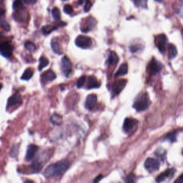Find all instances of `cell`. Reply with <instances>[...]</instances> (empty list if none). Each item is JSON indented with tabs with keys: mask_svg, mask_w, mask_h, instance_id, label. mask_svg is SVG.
Segmentation results:
<instances>
[{
	"mask_svg": "<svg viewBox=\"0 0 183 183\" xmlns=\"http://www.w3.org/2000/svg\"><path fill=\"white\" fill-rule=\"evenodd\" d=\"M52 15L53 18L56 20H60L61 15L60 11L58 8H54L53 10H52Z\"/></svg>",
	"mask_w": 183,
	"mask_h": 183,
	"instance_id": "31",
	"label": "cell"
},
{
	"mask_svg": "<svg viewBox=\"0 0 183 183\" xmlns=\"http://www.w3.org/2000/svg\"><path fill=\"white\" fill-rule=\"evenodd\" d=\"M30 170L31 172L34 173V172H38L40 171L42 165L41 164L39 163V162H34V163L32 164L31 165H30Z\"/></svg>",
	"mask_w": 183,
	"mask_h": 183,
	"instance_id": "25",
	"label": "cell"
},
{
	"mask_svg": "<svg viewBox=\"0 0 183 183\" xmlns=\"http://www.w3.org/2000/svg\"><path fill=\"white\" fill-rule=\"evenodd\" d=\"M41 81L44 82H49L56 78V75L52 70H48L44 72L41 76Z\"/></svg>",
	"mask_w": 183,
	"mask_h": 183,
	"instance_id": "16",
	"label": "cell"
},
{
	"mask_svg": "<svg viewBox=\"0 0 183 183\" xmlns=\"http://www.w3.org/2000/svg\"><path fill=\"white\" fill-rule=\"evenodd\" d=\"M69 167V162L65 160L48 166L46 169L44 174L47 178L59 176L63 174Z\"/></svg>",
	"mask_w": 183,
	"mask_h": 183,
	"instance_id": "1",
	"label": "cell"
},
{
	"mask_svg": "<svg viewBox=\"0 0 183 183\" xmlns=\"http://www.w3.org/2000/svg\"><path fill=\"white\" fill-rule=\"evenodd\" d=\"M177 135V132L175 131V132H173L171 133L167 134V135L165 137V138L167 140L170 141L172 142H174L176 141Z\"/></svg>",
	"mask_w": 183,
	"mask_h": 183,
	"instance_id": "30",
	"label": "cell"
},
{
	"mask_svg": "<svg viewBox=\"0 0 183 183\" xmlns=\"http://www.w3.org/2000/svg\"><path fill=\"white\" fill-rule=\"evenodd\" d=\"M127 83L126 80H119L114 82L112 87V92L114 95H118L120 93L123 89L125 88Z\"/></svg>",
	"mask_w": 183,
	"mask_h": 183,
	"instance_id": "13",
	"label": "cell"
},
{
	"mask_svg": "<svg viewBox=\"0 0 183 183\" xmlns=\"http://www.w3.org/2000/svg\"><path fill=\"white\" fill-rule=\"evenodd\" d=\"M63 1H66V0H63Z\"/></svg>",
	"mask_w": 183,
	"mask_h": 183,
	"instance_id": "47",
	"label": "cell"
},
{
	"mask_svg": "<svg viewBox=\"0 0 183 183\" xmlns=\"http://www.w3.org/2000/svg\"><path fill=\"white\" fill-rule=\"evenodd\" d=\"M18 147L17 145H14L13 147V148L12 149L11 152V155L12 156H16L17 155L18 153Z\"/></svg>",
	"mask_w": 183,
	"mask_h": 183,
	"instance_id": "38",
	"label": "cell"
},
{
	"mask_svg": "<svg viewBox=\"0 0 183 183\" xmlns=\"http://www.w3.org/2000/svg\"><path fill=\"white\" fill-rule=\"evenodd\" d=\"M38 150V147L34 145H30L28 146L27 149L25 159L27 161L31 160L34 157V155Z\"/></svg>",
	"mask_w": 183,
	"mask_h": 183,
	"instance_id": "15",
	"label": "cell"
},
{
	"mask_svg": "<svg viewBox=\"0 0 183 183\" xmlns=\"http://www.w3.org/2000/svg\"><path fill=\"white\" fill-rule=\"evenodd\" d=\"M23 0H15V1L13 3V9L15 10L20 9L21 7H23Z\"/></svg>",
	"mask_w": 183,
	"mask_h": 183,
	"instance_id": "34",
	"label": "cell"
},
{
	"mask_svg": "<svg viewBox=\"0 0 183 183\" xmlns=\"http://www.w3.org/2000/svg\"><path fill=\"white\" fill-rule=\"evenodd\" d=\"M25 2L27 3V4H34L36 2L37 0H24Z\"/></svg>",
	"mask_w": 183,
	"mask_h": 183,
	"instance_id": "41",
	"label": "cell"
},
{
	"mask_svg": "<svg viewBox=\"0 0 183 183\" xmlns=\"http://www.w3.org/2000/svg\"><path fill=\"white\" fill-rule=\"evenodd\" d=\"M119 57L114 51L109 52L108 56V63L110 65H116L118 63Z\"/></svg>",
	"mask_w": 183,
	"mask_h": 183,
	"instance_id": "19",
	"label": "cell"
},
{
	"mask_svg": "<svg viewBox=\"0 0 183 183\" xmlns=\"http://www.w3.org/2000/svg\"><path fill=\"white\" fill-rule=\"evenodd\" d=\"M22 102V99L19 94H14L9 98L7 103V107H11L13 105L19 104Z\"/></svg>",
	"mask_w": 183,
	"mask_h": 183,
	"instance_id": "14",
	"label": "cell"
},
{
	"mask_svg": "<svg viewBox=\"0 0 183 183\" xmlns=\"http://www.w3.org/2000/svg\"><path fill=\"white\" fill-rule=\"evenodd\" d=\"M2 84L0 83V90L2 89Z\"/></svg>",
	"mask_w": 183,
	"mask_h": 183,
	"instance_id": "46",
	"label": "cell"
},
{
	"mask_svg": "<svg viewBox=\"0 0 183 183\" xmlns=\"http://www.w3.org/2000/svg\"><path fill=\"white\" fill-rule=\"evenodd\" d=\"M155 1H156L157 2L161 3L163 2V0H155Z\"/></svg>",
	"mask_w": 183,
	"mask_h": 183,
	"instance_id": "45",
	"label": "cell"
},
{
	"mask_svg": "<svg viewBox=\"0 0 183 183\" xmlns=\"http://www.w3.org/2000/svg\"><path fill=\"white\" fill-rule=\"evenodd\" d=\"M135 175L132 174H130L127 176L125 181H126V182H128V183H132V182L135 181Z\"/></svg>",
	"mask_w": 183,
	"mask_h": 183,
	"instance_id": "37",
	"label": "cell"
},
{
	"mask_svg": "<svg viewBox=\"0 0 183 183\" xmlns=\"http://www.w3.org/2000/svg\"><path fill=\"white\" fill-rule=\"evenodd\" d=\"M167 41V37L164 34H159L155 38V44L161 53L165 51Z\"/></svg>",
	"mask_w": 183,
	"mask_h": 183,
	"instance_id": "7",
	"label": "cell"
},
{
	"mask_svg": "<svg viewBox=\"0 0 183 183\" xmlns=\"http://www.w3.org/2000/svg\"><path fill=\"white\" fill-rule=\"evenodd\" d=\"M100 87V83L98 82L96 77L90 76L88 78V89L98 88Z\"/></svg>",
	"mask_w": 183,
	"mask_h": 183,
	"instance_id": "18",
	"label": "cell"
},
{
	"mask_svg": "<svg viewBox=\"0 0 183 183\" xmlns=\"http://www.w3.org/2000/svg\"><path fill=\"white\" fill-rule=\"evenodd\" d=\"M160 166V164L159 161L156 159L152 157L148 158L145 163V167L150 173L155 172L159 170Z\"/></svg>",
	"mask_w": 183,
	"mask_h": 183,
	"instance_id": "8",
	"label": "cell"
},
{
	"mask_svg": "<svg viewBox=\"0 0 183 183\" xmlns=\"http://www.w3.org/2000/svg\"><path fill=\"white\" fill-rule=\"evenodd\" d=\"M163 68L161 63L157 60L156 59L152 58L148 65L147 71L149 75H154L159 73Z\"/></svg>",
	"mask_w": 183,
	"mask_h": 183,
	"instance_id": "4",
	"label": "cell"
},
{
	"mask_svg": "<svg viewBox=\"0 0 183 183\" xmlns=\"http://www.w3.org/2000/svg\"><path fill=\"white\" fill-rule=\"evenodd\" d=\"M57 27L56 26H51V25H46L43 27L42 28V32L43 34L45 35H47L51 33L54 30L56 29Z\"/></svg>",
	"mask_w": 183,
	"mask_h": 183,
	"instance_id": "27",
	"label": "cell"
},
{
	"mask_svg": "<svg viewBox=\"0 0 183 183\" xmlns=\"http://www.w3.org/2000/svg\"><path fill=\"white\" fill-rule=\"evenodd\" d=\"M75 44L77 47L87 49L89 48L92 45L91 38L85 36H79L76 38Z\"/></svg>",
	"mask_w": 183,
	"mask_h": 183,
	"instance_id": "6",
	"label": "cell"
},
{
	"mask_svg": "<svg viewBox=\"0 0 183 183\" xmlns=\"http://www.w3.org/2000/svg\"><path fill=\"white\" fill-rule=\"evenodd\" d=\"M128 73V65L126 63H124L121 65L118 71L115 74V77H117L119 76L125 75L127 74Z\"/></svg>",
	"mask_w": 183,
	"mask_h": 183,
	"instance_id": "21",
	"label": "cell"
},
{
	"mask_svg": "<svg viewBox=\"0 0 183 183\" xmlns=\"http://www.w3.org/2000/svg\"><path fill=\"white\" fill-rule=\"evenodd\" d=\"M168 49V57L170 59L174 58L177 54L176 47L172 44H169L167 47Z\"/></svg>",
	"mask_w": 183,
	"mask_h": 183,
	"instance_id": "20",
	"label": "cell"
},
{
	"mask_svg": "<svg viewBox=\"0 0 183 183\" xmlns=\"http://www.w3.org/2000/svg\"><path fill=\"white\" fill-rule=\"evenodd\" d=\"M34 75V71L30 69H27L25 70L24 73L22 75V76L21 77V79L23 80H29L30 78H31Z\"/></svg>",
	"mask_w": 183,
	"mask_h": 183,
	"instance_id": "24",
	"label": "cell"
},
{
	"mask_svg": "<svg viewBox=\"0 0 183 183\" xmlns=\"http://www.w3.org/2000/svg\"><path fill=\"white\" fill-rule=\"evenodd\" d=\"M92 5V1L90 0H86L85 1V5L84 7V11H85V13H87L89 11L91 8Z\"/></svg>",
	"mask_w": 183,
	"mask_h": 183,
	"instance_id": "35",
	"label": "cell"
},
{
	"mask_svg": "<svg viewBox=\"0 0 183 183\" xmlns=\"http://www.w3.org/2000/svg\"><path fill=\"white\" fill-rule=\"evenodd\" d=\"M139 49V47L136 45H133L130 47V50L132 53H135Z\"/></svg>",
	"mask_w": 183,
	"mask_h": 183,
	"instance_id": "39",
	"label": "cell"
},
{
	"mask_svg": "<svg viewBox=\"0 0 183 183\" xmlns=\"http://www.w3.org/2000/svg\"><path fill=\"white\" fill-rule=\"evenodd\" d=\"M138 126V121L134 118H127L125 119L124 125L123 130L127 134H132L135 132Z\"/></svg>",
	"mask_w": 183,
	"mask_h": 183,
	"instance_id": "3",
	"label": "cell"
},
{
	"mask_svg": "<svg viewBox=\"0 0 183 183\" xmlns=\"http://www.w3.org/2000/svg\"><path fill=\"white\" fill-rule=\"evenodd\" d=\"M51 46L53 51L54 53L61 55L63 53L62 48L61 47L60 44L59 43V40L57 38H54L52 39Z\"/></svg>",
	"mask_w": 183,
	"mask_h": 183,
	"instance_id": "17",
	"label": "cell"
},
{
	"mask_svg": "<svg viewBox=\"0 0 183 183\" xmlns=\"http://www.w3.org/2000/svg\"><path fill=\"white\" fill-rule=\"evenodd\" d=\"M176 172V170L174 169H169L167 170H165L164 172L161 173V174L157 176L156 178V181L158 183H160L162 181H164L167 179H171L174 176V174Z\"/></svg>",
	"mask_w": 183,
	"mask_h": 183,
	"instance_id": "9",
	"label": "cell"
},
{
	"mask_svg": "<svg viewBox=\"0 0 183 183\" xmlns=\"http://www.w3.org/2000/svg\"><path fill=\"white\" fill-rule=\"evenodd\" d=\"M103 178V177L102 176H99L98 177V178H96L95 179V181H94V182H97V181H99L101 180V179Z\"/></svg>",
	"mask_w": 183,
	"mask_h": 183,
	"instance_id": "43",
	"label": "cell"
},
{
	"mask_svg": "<svg viewBox=\"0 0 183 183\" xmlns=\"http://www.w3.org/2000/svg\"><path fill=\"white\" fill-rule=\"evenodd\" d=\"M13 53V48L11 45L5 42L0 45V54L6 58H9Z\"/></svg>",
	"mask_w": 183,
	"mask_h": 183,
	"instance_id": "11",
	"label": "cell"
},
{
	"mask_svg": "<svg viewBox=\"0 0 183 183\" xmlns=\"http://www.w3.org/2000/svg\"><path fill=\"white\" fill-rule=\"evenodd\" d=\"M63 11H64L65 13L69 15V14H70V13H73V8L70 5H66L63 7Z\"/></svg>",
	"mask_w": 183,
	"mask_h": 183,
	"instance_id": "36",
	"label": "cell"
},
{
	"mask_svg": "<svg viewBox=\"0 0 183 183\" xmlns=\"http://www.w3.org/2000/svg\"><path fill=\"white\" fill-rule=\"evenodd\" d=\"M183 174H181V176L179 177V178L177 179L176 181H174V183H183Z\"/></svg>",
	"mask_w": 183,
	"mask_h": 183,
	"instance_id": "40",
	"label": "cell"
},
{
	"mask_svg": "<svg viewBox=\"0 0 183 183\" xmlns=\"http://www.w3.org/2000/svg\"><path fill=\"white\" fill-rule=\"evenodd\" d=\"M150 104L149 98L146 92L141 94L136 97L133 107L138 112L143 111L147 109Z\"/></svg>",
	"mask_w": 183,
	"mask_h": 183,
	"instance_id": "2",
	"label": "cell"
},
{
	"mask_svg": "<svg viewBox=\"0 0 183 183\" xmlns=\"http://www.w3.org/2000/svg\"><path fill=\"white\" fill-rule=\"evenodd\" d=\"M135 6L141 8H145L147 5L148 0H133Z\"/></svg>",
	"mask_w": 183,
	"mask_h": 183,
	"instance_id": "29",
	"label": "cell"
},
{
	"mask_svg": "<svg viewBox=\"0 0 183 183\" xmlns=\"http://www.w3.org/2000/svg\"><path fill=\"white\" fill-rule=\"evenodd\" d=\"M27 17V14L25 12H18L14 14V18L17 21H24Z\"/></svg>",
	"mask_w": 183,
	"mask_h": 183,
	"instance_id": "22",
	"label": "cell"
},
{
	"mask_svg": "<svg viewBox=\"0 0 183 183\" xmlns=\"http://www.w3.org/2000/svg\"><path fill=\"white\" fill-rule=\"evenodd\" d=\"M5 13V10L4 9L0 7V17L3 16Z\"/></svg>",
	"mask_w": 183,
	"mask_h": 183,
	"instance_id": "42",
	"label": "cell"
},
{
	"mask_svg": "<svg viewBox=\"0 0 183 183\" xmlns=\"http://www.w3.org/2000/svg\"><path fill=\"white\" fill-rule=\"evenodd\" d=\"M97 97L96 95L91 94L88 96L85 101V107L89 110L94 109L97 106Z\"/></svg>",
	"mask_w": 183,
	"mask_h": 183,
	"instance_id": "10",
	"label": "cell"
},
{
	"mask_svg": "<svg viewBox=\"0 0 183 183\" xmlns=\"http://www.w3.org/2000/svg\"><path fill=\"white\" fill-rule=\"evenodd\" d=\"M39 62H40V64L38 68L39 71H41L44 68L46 67L49 64L48 60L44 56H42L39 59Z\"/></svg>",
	"mask_w": 183,
	"mask_h": 183,
	"instance_id": "26",
	"label": "cell"
},
{
	"mask_svg": "<svg viewBox=\"0 0 183 183\" xmlns=\"http://www.w3.org/2000/svg\"><path fill=\"white\" fill-rule=\"evenodd\" d=\"M96 24L97 22L96 20L92 16H89L84 19L81 23V30L82 32L87 33L94 29Z\"/></svg>",
	"mask_w": 183,
	"mask_h": 183,
	"instance_id": "5",
	"label": "cell"
},
{
	"mask_svg": "<svg viewBox=\"0 0 183 183\" xmlns=\"http://www.w3.org/2000/svg\"><path fill=\"white\" fill-rule=\"evenodd\" d=\"M85 81H86V77L85 76H83L81 77L80 78L78 79V80L76 83V86L78 88H81L83 87V86L84 84Z\"/></svg>",
	"mask_w": 183,
	"mask_h": 183,
	"instance_id": "32",
	"label": "cell"
},
{
	"mask_svg": "<svg viewBox=\"0 0 183 183\" xmlns=\"http://www.w3.org/2000/svg\"><path fill=\"white\" fill-rule=\"evenodd\" d=\"M0 27H2L3 29L5 30L6 31H9L10 30V27L7 21L4 20H0Z\"/></svg>",
	"mask_w": 183,
	"mask_h": 183,
	"instance_id": "33",
	"label": "cell"
},
{
	"mask_svg": "<svg viewBox=\"0 0 183 183\" xmlns=\"http://www.w3.org/2000/svg\"><path fill=\"white\" fill-rule=\"evenodd\" d=\"M84 0H78V3L79 5H82L84 3Z\"/></svg>",
	"mask_w": 183,
	"mask_h": 183,
	"instance_id": "44",
	"label": "cell"
},
{
	"mask_svg": "<svg viewBox=\"0 0 183 183\" xmlns=\"http://www.w3.org/2000/svg\"><path fill=\"white\" fill-rule=\"evenodd\" d=\"M61 67L66 76H68L72 71V63L66 56H63L61 60Z\"/></svg>",
	"mask_w": 183,
	"mask_h": 183,
	"instance_id": "12",
	"label": "cell"
},
{
	"mask_svg": "<svg viewBox=\"0 0 183 183\" xmlns=\"http://www.w3.org/2000/svg\"><path fill=\"white\" fill-rule=\"evenodd\" d=\"M51 121L54 125H60L63 121V118L59 114H54L51 118Z\"/></svg>",
	"mask_w": 183,
	"mask_h": 183,
	"instance_id": "23",
	"label": "cell"
},
{
	"mask_svg": "<svg viewBox=\"0 0 183 183\" xmlns=\"http://www.w3.org/2000/svg\"><path fill=\"white\" fill-rule=\"evenodd\" d=\"M24 46L25 48L30 52H34L36 51V45H34V44L31 41H27L26 43H25Z\"/></svg>",
	"mask_w": 183,
	"mask_h": 183,
	"instance_id": "28",
	"label": "cell"
}]
</instances>
